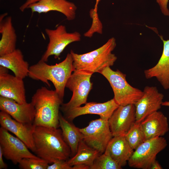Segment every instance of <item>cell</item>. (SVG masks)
<instances>
[{
  "mask_svg": "<svg viewBox=\"0 0 169 169\" xmlns=\"http://www.w3.org/2000/svg\"><path fill=\"white\" fill-rule=\"evenodd\" d=\"M33 137L34 152L49 164L58 160H68L70 157V147L64 141L60 129L36 126Z\"/></svg>",
  "mask_w": 169,
  "mask_h": 169,
  "instance_id": "cell-1",
  "label": "cell"
},
{
  "mask_svg": "<svg viewBox=\"0 0 169 169\" xmlns=\"http://www.w3.org/2000/svg\"><path fill=\"white\" fill-rule=\"evenodd\" d=\"M73 59L71 54L68 53L65 59L54 65H50L40 59L29 67L28 76L34 80H40L50 87L48 81H51L60 97L63 99L67 82L74 71Z\"/></svg>",
  "mask_w": 169,
  "mask_h": 169,
  "instance_id": "cell-2",
  "label": "cell"
},
{
  "mask_svg": "<svg viewBox=\"0 0 169 169\" xmlns=\"http://www.w3.org/2000/svg\"><path fill=\"white\" fill-rule=\"evenodd\" d=\"M63 101L55 90L43 86L38 89L31 102L35 110L33 125L58 128L59 110Z\"/></svg>",
  "mask_w": 169,
  "mask_h": 169,
  "instance_id": "cell-3",
  "label": "cell"
},
{
  "mask_svg": "<svg viewBox=\"0 0 169 169\" xmlns=\"http://www.w3.org/2000/svg\"><path fill=\"white\" fill-rule=\"evenodd\" d=\"M116 45L115 38L112 37L100 47L85 54H78L71 50L74 71L99 73L105 68L113 66L117 59L112 53Z\"/></svg>",
  "mask_w": 169,
  "mask_h": 169,
  "instance_id": "cell-4",
  "label": "cell"
},
{
  "mask_svg": "<svg viewBox=\"0 0 169 169\" xmlns=\"http://www.w3.org/2000/svg\"><path fill=\"white\" fill-rule=\"evenodd\" d=\"M99 73L109 82L114 92L113 99L119 105H134L143 95V91L131 86L126 80V74L118 69L114 71L107 66Z\"/></svg>",
  "mask_w": 169,
  "mask_h": 169,
  "instance_id": "cell-5",
  "label": "cell"
},
{
  "mask_svg": "<svg viewBox=\"0 0 169 169\" xmlns=\"http://www.w3.org/2000/svg\"><path fill=\"white\" fill-rule=\"evenodd\" d=\"M93 74L83 70L73 71L66 85V87L72 92L73 95L68 102L61 105L60 109L63 113L87 103L88 95L92 89L90 78Z\"/></svg>",
  "mask_w": 169,
  "mask_h": 169,
  "instance_id": "cell-6",
  "label": "cell"
},
{
  "mask_svg": "<svg viewBox=\"0 0 169 169\" xmlns=\"http://www.w3.org/2000/svg\"><path fill=\"white\" fill-rule=\"evenodd\" d=\"M167 145L166 139L162 136L146 140L134 151L128 161L129 166L138 169H150L157 154Z\"/></svg>",
  "mask_w": 169,
  "mask_h": 169,
  "instance_id": "cell-7",
  "label": "cell"
},
{
  "mask_svg": "<svg viewBox=\"0 0 169 169\" xmlns=\"http://www.w3.org/2000/svg\"><path fill=\"white\" fill-rule=\"evenodd\" d=\"M83 140L89 146L104 153L107 145L113 137L108 120L100 118L90 121L86 127L79 128Z\"/></svg>",
  "mask_w": 169,
  "mask_h": 169,
  "instance_id": "cell-8",
  "label": "cell"
},
{
  "mask_svg": "<svg viewBox=\"0 0 169 169\" xmlns=\"http://www.w3.org/2000/svg\"><path fill=\"white\" fill-rule=\"evenodd\" d=\"M45 32L49 38V42L41 59L46 62L51 55H54L55 59H59L68 45L81 40V36L79 32L68 33L65 26L62 25H59L54 29L46 28Z\"/></svg>",
  "mask_w": 169,
  "mask_h": 169,
  "instance_id": "cell-9",
  "label": "cell"
},
{
  "mask_svg": "<svg viewBox=\"0 0 169 169\" xmlns=\"http://www.w3.org/2000/svg\"><path fill=\"white\" fill-rule=\"evenodd\" d=\"M0 148L4 157L14 165L18 164L24 158L39 157L32 153L21 140L1 127L0 128Z\"/></svg>",
  "mask_w": 169,
  "mask_h": 169,
  "instance_id": "cell-10",
  "label": "cell"
},
{
  "mask_svg": "<svg viewBox=\"0 0 169 169\" xmlns=\"http://www.w3.org/2000/svg\"><path fill=\"white\" fill-rule=\"evenodd\" d=\"M8 72V69L0 66V96L20 104L27 102L23 79L9 74Z\"/></svg>",
  "mask_w": 169,
  "mask_h": 169,
  "instance_id": "cell-11",
  "label": "cell"
},
{
  "mask_svg": "<svg viewBox=\"0 0 169 169\" xmlns=\"http://www.w3.org/2000/svg\"><path fill=\"white\" fill-rule=\"evenodd\" d=\"M142 97L134 104L136 121L141 122L150 114L160 109L163 102V95L156 86H146Z\"/></svg>",
  "mask_w": 169,
  "mask_h": 169,
  "instance_id": "cell-12",
  "label": "cell"
},
{
  "mask_svg": "<svg viewBox=\"0 0 169 169\" xmlns=\"http://www.w3.org/2000/svg\"><path fill=\"white\" fill-rule=\"evenodd\" d=\"M108 121L113 137L125 136L136 122L135 105H119Z\"/></svg>",
  "mask_w": 169,
  "mask_h": 169,
  "instance_id": "cell-13",
  "label": "cell"
},
{
  "mask_svg": "<svg viewBox=\"0 0 169 169\" xmlns=\"http://www.w3.org/2000/svg\"><path fill=\"white\" fill-rule=\"evenodd\" d=\"M85 105L83 106L74 108L63 113V116L71 122L78 116L88 114L97 115L102 119L108 120L119 106L113 98L104 103L90 102Z\"/></svg>",
  "mask_w": 169,
  "mask_h": 169,
  "instance_id": "cell-14",
  "label": "cell"
},
{
  "mask_svg": "<svg viewBox=\"0 0 169 169\" xmlns=\"http://www.w3.org/2000/svg\"><path fill=\"white\" fill-rule=\"evenodd\" d=\"M0 124L1 127L13 134L34 152L35 148L33 134L35 126L33 124L18 122L13 119L7 113L1 111Z\"/></svg>",
  "mask_w": 169,
  "mask_h": 169,
  "instance_id": "cell-15",
  "label": "cell"
},
{
  "mask_svg": "<svg viewBox=\"0 0 169 169\" xmlns=\"http://www.w3.org/2000/svg\"><path fill=\"white\" fill-rule=\"evenodd\" d=\"M0 110L18 122L33 123L35 110L31 102L20 104L13 100L0 96Z\"/></svg>",
  "mask_w": 169,
  "mask_h": 169,
  "instance_id": "cell-16",
  "label": "cell"
},
{
  "mask_svg": "<svg viewBox=\"0 0 169 169\" xmlns=\"http://www.w3.org/2000/svg\"><path fill=\"white\" fill-rule=\"evenodd\" d=\"M27 8H30L32 13H39L58 11L71 21L75 18L77 7L74 3L67 0H40L30 5Z\"/></svg>",
  "mask_w": 169,
  "mask_h": 169,
  "instance_id": "cell-17",
  "label": "cell"
},
{
  "mask_svg": "<svg viewBox=\"0 0 169 169\" xmlns=\"http://www.w3.org/2000/svg\"><path fill=\"white\" fill-rule=\"evenodd\" d=\"M160 38L163 44V52L157 64L154 67L144 70L147 79L156 78L165 90L169 89V39Z\"/></svg>",
  "mask_w": 169,
  "mask_h": 169,
  "instance_id": "cell-18",
  "label": "cell"
},
{
  "mask_svg": "<svg viewBox=\"0 0 169 169\" xmlns=\"http://www.w3.org/2000/svg\"><path fill=\"white\" fill-rule=\"evenodd\" d=\"M141 124L146 140L162 136L169 130L167 117L161 111H156L146 117Z\"/></svg>",
  "mask_w": 169,
  "mask_h": 169,
  "instance_id": "cell-19",
  "label": "cell"
},
{
  "mask_svg": "<svg viewBox=\"0 0 169 169\" xmlns=\"http://www.w3.org/2000/svg\"><path fill=\"white\" fill-rule=\"evenodd\" d=\"M134 150L127 141L125 136H113L106 147L105 152L121 167L125 166Z\"/></svg>",
  "mask_w": 169,
  "mask_h": 169,
  "instance_id": "cell-20",
  "label": "cell"
},
{
  "mask_svg": "<svg viewBox=\"0 0 169 169\" xmlns=\"http://www.w3.org/2000/svg\"><path fill=\"white\" fill-rule=\"evenodd\" d=\"M7 13L2 14L0 17V56L12 53L16 49L17 36L13 26L11 16Z\"/></svg>",
  "mask_w": 169,
  "mask_h": 169,
  "instance_id": "cell-21",
  "label": "cell"
},
{
  "mask_svg": "<svg viewBox=\"0 0 169 169\" xmlns=\"http://www.w3.org/2000/svg\"><path fill=\"white\" fill-rule=\"evenodd\" d=\"M0 65L12 70L15 76L23 79L28 75L29 64L24 60L23 53L19 49L0 56Z\"/></svg>",
  "mask_w": 169,
  "mask_h": 169,
  "instance_id": "cell-22",
  "label": "cell"
},
{
  "mask_svg": "<svg viewBox=\"0 0 169 169\" xmlns=\"http://www.w3.org/2000/svg\"><path fill=\"white\" fill-rule=\"evenodd\" d=\"M59 122L63 138L70 147V157H72L76 154L79 143L83 140V135L79 128L66 119L60 113Z\"/></svg>",
  "mask_w": 169,
  "mask_h": 169,
  "instance_id": "cell-23",
  "label": "cell"
},
{
  "mask_svg": "<svg viewBox=\"0 0 169 169\" xmlns=\"http://www.w3.org/2000/svg\"><path fill=\"white\" fill-rule=\"evenodd\" d=\"M100 155L98 151L89 146L82 140L79 143L75 155L67 160V162L71 166L83 165L90 169L94 160Z\"/></svg>",
  "mask_w": 169,
  "mask_h": 169,
  "instance_id": "cell-24",
  "label": "cell"
},
{
  "mask_svg": "<svg viewBox=\"0 0 169 169\" xmlns=\"http://www.w3.org/2000/svg\"><path fill=\"white\" fill-rule=\"evenodd\" d=\"M125 136L130 146L134 150L146 140L141 122L136 121Z\"/></svg>",
  "mask_w": 169,
  "mask_h": 169,
  "instance_id": "cell-25",
  "label": "cell"
},
{
  "mask_svg": "<svg viewBox=\"0 0 169 169\" xmlns=\"http://www.w3.org/2000/svg\"><path fill=\"white\" fill-rule=\"evenodd\" d=\"M122 167L107 153L104 152L94 160L90 169H120Z\"/></svg>",
  "mask_w": 169,
  "mask_h": 169,
  "instance_id": "cell-26",
  "label": "cell"
},
{
  "mask_svg": "<svg viewBox=\"0 0 169 169\" xmlns=\"http://www.w3.org/2000/svg\"><path fill=\"white\" fill-rule=\"evenodd\" d=\"M18 164L21 169H47L49 165L47 161L40 157L24 158Z\"/></svg>",
  "mask_w": 169,
  "mask_h": 169,
  "instance_id": "cell-27",
  "label": "cell"
},
{
  "mask_svg": "<svg viewBox=\"0 0 169 169\" xmlns=\"http://www.w3.org/2000/svg\"><path fill=\"white\" fill-rule=\"evenodd\" d=\"M47 169H73V167L69 165L67 160H58L49 165Z\"/></svg>",
  "mask_w": 169,
  "mask_h": 169,
  "instance_id": "cell-28",
  "label": "cell"
},
{
  "mask_svg": "<svg viewBox=\"0 0 169 169\" xmlns=\"http://www.w3.org/2000/svg\"><path fill=\"white\" fill-rule=\"evenodd\" d=\"M158 4L162 14L166 16H169V10L167 8L169 0H156Z\"/></svg>",
  "mask_w": 169,
  "mask_h": 169,
  "instance_id": "cell-29",
  "label": "cell"
},
{
  "mask_svg": "<svg viewBox=\"0 0 169 169\" xmlns=\"http://www.w3.org/2000/svg\"><path fill=\"white\" fill-rule=\"evenodd\" d=\"M100 0H96V2L94 9H91L90 11L91 17L93 21H98L100 19L97 13L98 6Z\"/></svg>",
  "mask_w": 169,
  "mask_h": 169,
  "instance_id": "cell-30",
  "label": "cell"
},
{
  "mask_svg": "<svg viewBox=\"0 0 169 169\" xmlns=\"http://www.w3.org/2000/svg\"><path fill=\"white\" fill-rule=\"evenodd\" d=\"M40 0H26V2L19 8L20 11L24 12L25 9H27L28 7L30 4L37 2Z\"/></svg>",
  "mask_w": 169,
  "mask_h": 169,
  "instance_id": "cell-31",
  "label": "cell"
},
{
  "mask_svg": "<svg viewBox=\"0 0 169 169\" xmlns=\"http://www.w3.org/2000/svg\"><path fill=\"white\" fill-rule=\"evenodd\" d=\"M3 154L1 149L0 148V169H6L7 165L4 161L3 159Z\"/></svg>",
  "mask_w": 169,
  "mask_h": 169,
  "instance_id": "cell-32",
  "label": "cell"
},
{
  "mask_svg": "<svg viewBox=\"0 0 169 169\" xmlns=\"http://www.w3.org/2000/svg\"><path fill=\"white\" fill-rule=\"evenodd\" d=\"M163 168L156 160L152 163L150 169H162Z\"/></svg>",
  "mask_w": 169,
  "mask_h": 169,
  "instance_id": "cell-33",
  "label": "cell"
},
{
  "mask_svg": "<svg viewBox=\"0 0 169 169\" xmlns=\"http://www.w3.org/2000/svg\"><path fill=\"white\" fill-rule=\"evenodd\" d=\"M162 105L169 107V101H165L163 102L162 103Z\"/></svg>",
  "mask_w": 169,
  "mask_h": 169,
  "instance_id": "cell-34",
  "label": "cell"
}]
</instances>
